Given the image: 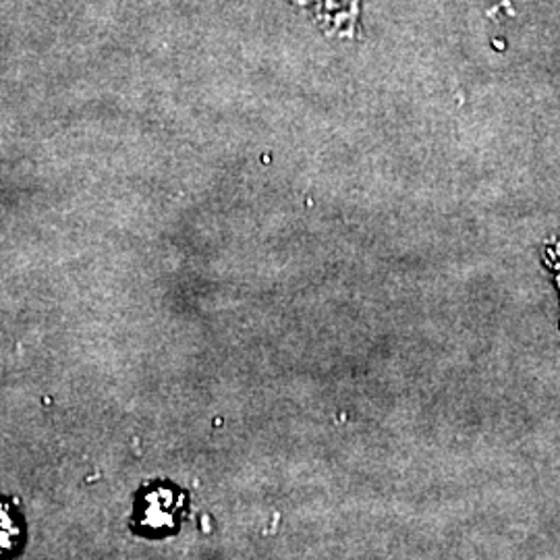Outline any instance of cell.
Segmentation results:
<instances>
[{
	"label": "cell",
	"mask_w": 560,
	"mask_h": 560,
	"mask_svg": "<svg viewBox=\"0 0 560 560\" xmlns=\"http://www.w3.org/2000/svg\"><path fill=\"white\" fill-rule=\"evenodd\" d=\"M183 497L173 488H152L140 499L138 523L148 534H166L177 529Z\"/></svg>",
	"instance_id": "obj_1"
},
{
	"label": "cell",
	"mask_w": 560,
	"mask_h": 560,
	"mask_svg": "<svg viewBox=\"0 0 560 560\" xmlns=\"http://www.w3.org/2000/svg\"><path fill=\"white\" fill-rule=\"evenodd\" d=\"M25 527L18 511L0 499V559L18 552L23 544Z\"/></svg>",
	"instance_id": "obj_2"
}]
</instances>
